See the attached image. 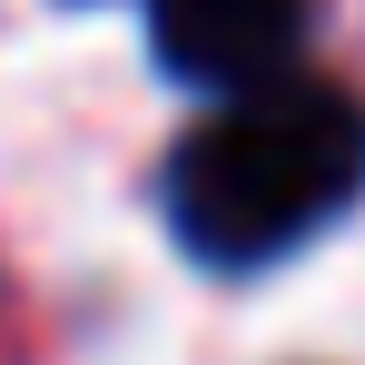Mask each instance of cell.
<instances>
[{
    "label": "cell",
    "instance_id": "obj_1",
    "mask_svg": "<svg viewBox=\"0 0 365 365\" xmlns=\"http://www.w3.org/2000/svg\"><path fill=\"white\" fill-rule=\"evenodd\" d=\"M365 168V128L326 79H257L168 158V217L207 267H267L306 247Z\"/></svg>",
    "mask_w": 365,
    "mask_h": 365
},
{
    "label": "cell",
    "instance_id": "obj_2",
    "mask_svg": "<svg viewBox=\"0 0 365 365\" xmlns=\"http://www.w3.org/2000/svg\"><path fill=\"white\" fill-rule=\"evenodd\" d=\"M306 30V0H148V40L178 79L207 89H257V79H287Z\"/></svg>",
    "mask_w": 365,
    "mask_h": 365
}]
</instances>
